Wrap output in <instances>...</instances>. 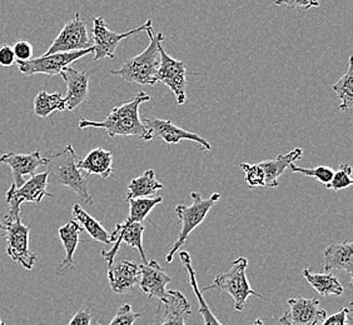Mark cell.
<instances>
[{
  "instance_id": "cell-27",
  "label": "cell",
  "mask_w": 353,
  "mask_h": 325,
  "mask_svg": "<svg viewBox=\"0 0 353 325\" xmlns=\"http://www.w3.org/2000/svg\"><path fill=\"white\" fill-rule=\"evenodd\" d=\"M63 110H65V102L61 93L49 94L46 90H41L34 98L35 116H41L43 119L52 116L54 112Z\"/></svg>"
},
{
  "instance_id": "cell-41",
  "label": "cell",
  "mask_w": 353,
  "mask_h": 325,
  "mask_svg": "<svg viewBox=\"0 0 353 325\" xmlns=\"http://www.w3.org/2000/svg\"><path fill=\"white\" fill-rule=\"evenodd\" d=\"M0 325H6V323L1 320V318H0Z\"/></svg>"
},
{
  "instance_id": "cell-11",
  "label": "cell",
  "mask_w": 353,
  "mask_h": 325,
  "mask_svg": "<svg viewBox=\"0 0 353 325\" xmlns=\"http://www.w3.org/2000/svg\"><path fill=\"white\" fill-rule=\"evenodd\" d=\"M92 47H93V41L89 39L87 24L81 18V13L77 12L74 18L63 27L61 33L43 55L75 52V50H83Z\"/></svg>"
},
{
  "instance_id": "cell-33",
  "label": "cell",
  "mask_w": 353,
  "mask_h": 325,
  "mask_svg": "<svg viewBox=\"0 0 353 325\" xmlns=\"http://www.w3.org/2000/svg\"><path fill=\"white\" fill-rule=\"evenodd\" d=\"M13 52L17 61H30L33 56V45L26 41H17L13 45Z\"/></svg>"
},
{
  "instance_id": "cell-38",
  "label": "cell",
  "mask_w": 353,
  "mask_h": 325,
  "mask_svg": "<svg viewBox=\"0 0 353 325\" xmlns=\"http://www.w3.org/2000/svg\"><path fill=\"white\" fill-rule=\"evenodd\" d=\"M351 320H352V312L348 314V319H347V325H352V322H351Z\"/></svg>"
},
{
  "instance_id": "cell-22",
  "label": "cell",
  "mask_w": 353,
  "mask_h": 325,
  "mask_svg": "<svg viewBox=\"0 0 353 325\" xmlns=\"http://www.w3.org/2000/svg\"><path fill=\"white\" fill-rule=\"evenodd\" d=\"M303 150L301 148H296V149L287 153V154H282L273 160H265V162H259V167L265 171V187L268 188H279V176L285 173V169L292 164V162L299 160V158L302 156Z\"/></svg>"
},
{
  "instance_id": "cell-16",
  "label": "cell",
  "mask_w": 353,
  "mask_h": 325,
  "mask_svg": "<svg viewBox=\"0 0 353 325\" xmlns=\"http://www.w3.org/2000/svg\"><path fill=\"white\" fill-rule=\"evenodd\" d=\"M0 162L7 164L13 173L15 187H21L24 184V176H34L35 170L39 167L47 164L46 156L43 158L39 150H34L29 154H21L15 151H9L0 156Z\"/></svg>"
},
{
  "instance_id": "cell-39",
  "label": "cell",
  "mask_w": 353,
  "mask_h": 325,
  "mask_svg": "<svg viewBox=\"0 0 353 325\" xmlns=\"http://www.w3.org/2000/svg\"><path fill=\"white\" fill-rule=\"evenodd\" d=\"M279 323H281V324H283V325H292V324H290V323H288V322H287V320H285V319H282V318H279Z\"/></svg>"
},
{
  "instance_id": "cell-42",
  "label": "cell",
  "mask_w": 353,
  "mask_h": 325,
  "mask_svg": "<svg viewBox=\"0 0 353 325\" xmlns=\"http://www.w3.org/2000/svg\"><path fill=\"white\" fill-rule=\"evenodd\" d=\"M0 229H3V224L0 223Z\"/></svg>"
},
{
  "instance_id": "cell-36",
  "label": "cell",
  "mask_w": 353,
  "mask_h": 325,
  "mask_svg": "<svg viewBox=\"0 0 353 325\" xmlns=\"http://www.w3.org/2000/svg\"><path fill=\"white\" fill-rule=\"evenodd\" d=\"M15 61H17V59H15V55H14L13 47L7 45V44L1 45L0 47V65L9 68V67L13 65Z\"/></svg>"
},
{
  "instance_id": "cell-4",
  "label": "cell",
  "mask_w": 353,
  "mask_h": 325,
  "mask_svg": "<svg viewBox=\"0 0 353 325\" xmlns=\"http://www.w3.org/2000/svg\"><path fill=\"white\" fill-rule=\"evenodd\" d=\"M247 266H248L247 258H237L236 260L232 262L230 271L218 274L216 279L213 280V283L205 286L203 291H208L212 289L227 291L234 300V309L237 312H242L245 309V302L248 297L263 299L261 294L252 289L245 274Z\"/></svg>"
},
{
  "instance_id": "cell-24",
  "label": "cell",
  "mask_w": 353,
  "mask_h": 325,
  "mask_svg": "<svg viewBox=\"0 0 353 325\" xmlns=\"http://www.w3.org/2000/svg\"><path fill=\"white\" fill-rule=\"evenodd\" d=\"M179 258H181L182 263L185 266V269L188 271L190 286H192V289H193L196 297H197L198 304H199V313L203 317L204 325H223L212 312L211 308L207 304L205 299L203 298V294H202V291H201L199 286H198L197 277H196V271H194L193 266H192V259H190V253L181 251L179 253Z\"/></svg>"
},
{
  "instance_id": "cell-2",
  "label": "cell",
  "mask_w": 353,
  "mask_h": 325,
  "mask_svg": "<svg viewBox=\"0 0 353 325\" xmlns=\"http://www.w3.org/2000/svg\"><path fill=\"white\" fill-rule=\"evenodd\" d=\"M78 158L73 147L69 144L63 149L46 156L47 159L48 184H57L73 190L88 205L94 203L89 194L88 174L77 167Z\"/></svg>"
},
{
  "instance_id": "cell-12",
  "label": "cell",
  "mask_w": 353,
  "mask_h": 325,
  "mask_svg": "<svg viewBox=\"0 0 353 325\" xmlns=\"http://www.w3.org/2000/svg\"><path fill=\"white\" fill-rule=\"evenodd\" d=\"M142 122L148 130L152 140L154 138H158L167 144H178L182 140H190L198 143L201 145V149L212 150L211 144L204 138L196 133L176 127L170 120H163L158 118H143Z\"/></svg>"
},
{
  "instance_id": "cell-25",
  "label": "cell",
  "mask_w": 353,
  "mask_h": 325,
  "mask_svg": "<svg viewBox=\"0 0 353 325\" xmlns=\"http://www.w3.org/2000/svg\"><path fill=\"white\" fill-rule=\"evenodd\" d=\"M163 189V184L157 180L154 170L148 169L143 176H138L130 180L128 184L127 200L139 199V198H150L158 190Z\"/></svg>"
},
{
  "instance_id": "cell-15",
  "label": "cell",
  "mask_w": 353,
  "mask_h": 325,
  "mask_svg": "<svg viewBox=\"0 0 353 325\" xmlns=\"http://www.w3.org/2000/svg\"><path fill=\"white\" fill-rule=\"evenodd\" d=\"M139 268V288L148 298L159 299L163 302L167 298L165 285L170 283V275L162 269L157 260H150L147 264H142Z\"/></svg>"
},
{
  "instance_id": "cell-10",
  "label": "cell",
  "mask_w": 353,
  "mask_h": 325,
  "mask_svg": "<svg viewBox=\"0 0 353 325\" xmlns=\"http://www.w3.org/2000/svg\"><path fill=\"white\" fill-rule=\"evenodd\" d=\"M159 67L157 70V83H163L176 96V104L183 105L187 99V69L183 61H176L167 54L162 44L159 45Z\"/></svg>"
},
{
  "instance_id": "cell-32",
  "label": "cell",
  "mask_w": 353,
  "mask_h": 325,
  "mask_svg": "<svg viewBox=\"0 0 353 325\" xmlns=\"http://www.w3.org/2000/svg\"><path fill=\"white\" fill-rule=\"evenodd\" d=\"M138 318H141V314L133 312L130 304H124L118 309L116 317L112 319L109 325H133Z\"/></svg>"
},
{
  "instance_id": "cell-34",
  "label": "cell",
  "mask_w": 353,
  "mask_h": 325,
  "mask_svg": "<svg viewBox=\"0 0 353 325\" xmlns=\"http://www.w3.org/2000/svg\"><path fill=\"white\" fill-rule=\"evenodd\" d=\"M273 3L276 6H287L291 9H303V10L319 7V0H273Z\"/></svg>"
},
{
  "instance_id": "cell-40",
  "label": "cell",
  "mask_w": 353,
  "mask_h": 325,
  "mask_svg": "<svg viewBox=\"0 0 353 325\" xmlns=\"http://www.w3.org/2000/svg\"><path fill=\"white\" fill-rule=\"evenodd\" d=\"M252 325H265L263 324V322H262V320H261V319H256V322H254V323H253V324Z\"/></svg>"
},
{
  "instance_id": "cell-7",
  "label": "cell",
  "mask_w": 353,
  "mask_h": 325,
  "mask_svg": "<svg viewBox=\"0 0 353 325\" xmlns=\"http://www.w3.org/2000/svg\"><path fill=\"white\" fill-rule=\"evenodd\" d=\"M1 231H6L8 257L19 263L24 269L32 271L38 255L29 251L30 228L23 224L21 218L18 217L6 220V225H3Z\"/></svg>"
},
{
  "instance_id": "cell-5",
  "label": "cell",
  "mask_w": 353,
  "mask_h": 325,
  "mask_svg": "<svg viewBox=\"0 0 353 325\" xmlns=\"http://www.w3.org/2000/svg\"><path fill=\"white\" fill-rule=\"evenodd\" d=\"M221 197H222L221 193H213L208 199H203L198 191H192L190 193V198H192L190 207L176 205L174 211H176V217L182 223V229H181L176 243L173 244L172 249L167 255V263L173 262L174 254L183 247L185 240L190 237V233L194 231L199 224L203 223L208 211L213 208L214 204L219 202Z\"/></svg>"
},
{
  "instance_id": "cell-13",
  "label": "cell",
  "mask_w": 353,
  "mask_h": 325,
  "mask_svg": "<svg viewBox=\"0 0 353 325\" xmlns=\"http://www.w3.org/2000/svg\"><path fill=\"white\" fill-rule=\"evenodd\" d=\"M290 312L281 318L292 325H319L327 317V312L321 308L319 299H307L296 297L287 300Z\"/></svg>"
},
{
  "instance_id": "cell-17",
  "label": "cell",
  "mask_w": 353,
  "mask_h": 325,
  "mask_svg": "<svg viewBox=\"0 0 353 325\" xmlns=\"http://www.w3.org/2000/svg\"><path fill=\"white\" fill-rule=\"evenodd\" d=\"M59 75L67 84V95L64 96L65 110L73 112L88 98V72L77 70V69L67 67V68L63 69V72Z\"/></svg>"
},
{
  "instance_id": "cell-6",
  "label": "cell",
  "mask_w": 353,
  "mask_h": 325,
  "mask_svg": "<svg viewBox=\"0 0 353 325\" xmlns=\"http://www.w3.org/2000/svg\"><path fill=\"white\" fill-rule=\"evenodd\" d=\"M47 188V171L30 176V179L24 182L21 187H15V184H12L6 196L8 205H9V213L6 216L4 220L21 217V208L23 203L39 204L43 200V198H53V194L48 193Z\"/></svg>"
},
{
  "instance_id": "cell-28",
  "label": "cell",
  "mask_w": 353,
  "mask_h": 325,
  "mask_svg": "<svg viewBox=\"0 0 353 325\" xmlns=\"http://www.w3.org/2000/svg\"><path fill=\"white\" fill-rule=\"evenodd\" d=\"M353 56H350L347 72L332 85L333 92L340 98L341 112H348L353 107Z\"/></svg>"
},
{
  "instance_id": "cell-35",
  "label": "cell",
  "mask_w": 353,
  "mask_h": 325,
  "mask_svg": "<svg viewBox=\"0 0 353 325\" xmlns=\"http://www.w3.org/2000/svg\"><path fill=\"white\" fill-rule=\"evenodd\" d=\"M352 312V303L348 305L347 308H342L340 312L333 314L331 317L325 319L322 325H347V319H348V314Z\"/></svg>"
},
{
  "instance_id": "cell-23",
  "label": "cell",
  "mask_w": 353,
  "mask_h": 325,
  "mask_svg": "<svg viewBox=\"0 0 353 325\" xmlns=\"http://www.w3.org/2000/svg\"><path fill=\"white\" fill-rule=\"evenodd\" d=\"M303 277L321 297H330V295L340 297L345 291L339 278L334 277L331 273L317 274L311 271V269H305Z\"/></svg>"
},
{
  "instance_id": "cell-29",
  "label": "cell",
  "mask_w": 353,
  "mask_h": 325,
  "mask_svg": "<svg viewBox=\"0 0 353 325\" xmlns=\"http://www.w3.org/2000/svg\"><path fill=\"white\" fill-rule=\"evenodd\" d=\"M352 184V167L350 164H342L337 171L333 173L332 179L327 184L326 188L333 191H340L351 187Z\"/></svg>"
},
{
  "instance_id": "cell-19",
  "label": "cell",
  "mask_w": 353,
  "mask_h": 325,
  "mask_svg": "<svg viewBox=\"0 0 353 325\" xmlns=\"http://www.w3.org/2000/svg\"><path fill=\"white\" fill-rule=\"evenodd\" d=\"M325 271H343L353 277V244L350 240L343 243L331 244L323 251Z\"/></svg>"
},
{
  "instance_id": "cell-26",
  "label": "cell",
  "mask_w": 353,
  "mask_h": 325,
  "mask_svg": "<svg viewBox=\"0 0 353 325\" xmlns=\"http://www.w3.org/2000/svg\"><path fill=\"white\" fill-rule=\"evenodd\" d=\"M73 217L77 223L82 227V229L87 231L90 237L99 243L110 245V234L102 227V224L94 218L90 217L85 210L83 209L79 204L73 205Z\"/></svg>"
},
{
  "instance_id": "cell-37",
  "label": "cell",
  "mask_w": 353,
  "mask_h": 325,
  "mask_svg": "<svg viewBox=\"0 0 353 325\" xmlns=\"http://www.w3.org/2000/svg\"><path fill=\"white\" fill-rule=\"evenodd\" d=\"M92 314L89 309H81L75 313L74 317L69 322L68 325H90L92 323Z\"/></svg>"
},
{
  "instance_id": "cell-14",
  "label": "cell",
  "mask_w": 353,
  "mask_h": 325,
  "mask_svg": "<svg viewBox=\"0 0 353 325\" xmlns=\"http://www.w3.org/2000/svg\"><path fill=\"white\" fill-rule=\"evenodd\" d=\"M190 314V303L181 291H167V298L158 305L156 325H185Z\"/></svg>"
},
{
  "instance_id": "cell-20",
  "label": "cell",
  "mask_w": 353,
  "mask_h": 325,
  "mask_svg": "<svg viewBox=\"0 0 353 325\" xmlns=\"http://www.w3.org/2000/svg\"><path fill=\"white\" fill-rule=\"evenodd\" d=\"M82 233V227L75 220H70L65 225L59 228L58 234L61 238V244L65 251V257L63 258L61 264L57 268V275H65L74 265V253L79 244V237Z\"/></svg>"
},
{
  "instance_id": "cell-8",
  "label": "cell",
  "mask_w": 353,
  "mask_h": 325,
  "mask_svg": "<svg viewBox=\"0 0 353 325\" xmlns=\"http://www.w3.org/2000/svg\"><path fill=\"white\" fill-rule=\"evenodd\" d=\"M93 47L75 52H64V53H55V54L41 55V58H35L30 61H17L18 68L24 75L46 74L59 75L63 69L67 68L74 61L81 59L85 55L93 53Z\"/></svg>"
},
{
  "instance_id": "cell-18",
  "label": "cell",
  "mask_w": 353,
  "mask_h": 325,
  "mask_svg": "<svg viewBox=\"0 0 353 325\" xmlns=\"http://www.w3.org/2000/svg\"><path fill=\"white\" fill-rule=\"evenodd\" d=\"M109 285L116 294H127L133 291L139 280V268L130 260H121L108 271Z\"/></svg>"
},
{
  "instance_id": "cell-3",
  "label": "cell",
  "mask_w": 353,
  "mask_h": 325,
  "mask_svg": "<svg viewBox=\"0 0 353 325\" xmlns=\"http://www.w3.org/2000/svg\"><path fill=\"white\" fill-rule=\"evenodd\" d=\"M150 35V45L143 50L141 54L130 58L123 63L121 69L110 70L109 73L122 78L123 81L134 83L139 85H154L156 75L159 67V45L164 41V35L153 34V28L145 30Z\"/></svg>"
},
{
  "instance_id": "cell-9",
  "label": "cell",
  "mask_w": 353,
  "mask_h": 325,
  "mask_svg": "<svg viewBox=\"0 0 353 325\" xmlns=\"http://www.w3.org/2000/svg\"><path fill=\"white\" fill-rule=\"evenodd\" d=\"M150 28H152V21L148 19L141 27L128 30V32L122 33V34H118V33L109 30L102 17L95 18L94 24H93V49H94L93 61H102L104 58L116 59L114 50L123 39H127L132 35L138 34V33H141L143 30H147Z\"/></svg>"
},
{
  "instance_id": "cell-1",
  "label": "cell",
  "mask_w": 353,
  "mask_h": 325,
  "mask_svg": "<svg viewBox=\"0 0 353 325\" xmlns=\"http://www.w3.org/2000/svg\"><path fill=\"white\" fill-rule=\"evenodd\" d=\"M150 96L144 92L138 94L128 102L123 103L112 109L109 116L102 122H93L82 118L78 127L81 129L97 128L105 130L110 138L116 136H137L144 142H150V133L144 127L139 116V107L143 103L150 102Z\"/></svg>"
},
{
  "instance_id": "cell-31",
  "label": "cell",
  "mask_w": 353,
  "mask_h": 325,
  "mask_svg": "<svg viewBox=\"0 0 353 325\" xmlns=\"http://www.w3.org/2000/svg\"><path fill=\"white\" fill-rule=\"evenodd\" d=\"M239 167L245 171V182L250 188L265 187V171L259 167V164L242 162Z\"/></svg>"
},
{
  "instance_id": "cell-30",
  "label": "cell",
  "mask_w": 353,
  "mask_h": 325,
  "mask_svg": "<svg viewBox=\"0 0 353 325\" xmlns=\"http://www.w3.org/2000/svg\"><path fill=\"white\" fill-rule=\"evenodd\" d=\"M288 168L291 169L292 173H299V174H303V176H312L314 179H317L319 183L325 184V185L331 182L333 173H334V170L332 168L326 167V165H321V167L313 168V169H307V168L297 167V165H294L292 162Z\"/></svg>"
},
{
  "instance_id": "cell-21",
  "label": "cell",
  "mask_w": 353,
  "mask_h": 325,
  "mask_svg": "<svg viewBox=\"0 0 353 325\" xmlns=\"http://www.w3.org/2000/svg\"><path fill=\"white\" fill-rule=\"evenodd\" d=\"M77 167L85 174H95L107 179L113 173V154L109 150L95 148L85 158H78Z\"/></svg>"
},
{
  "instance_id": "cell-43",
  "label": "cell",
  "mask_w": 353,
  "mask_h": 325,
  "mask_svg": "<svg viewBox=\"0 0 353 325\" xmlns=\"http://www.w3.org/2000/svg\"><path fill=\"white\" fill-rule=\"evenodd\" d=\"M3 136V134H1V133H0V136Z\"/></svg>"
}]
</instances>
